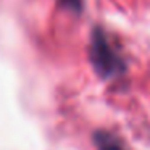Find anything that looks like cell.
Here are the masks:
<instances>
[{
    "label": "cell",
    "instance_id": "obj_1",
    "mask_svg": "<svg viewBox=\"0 0 150 150\" xmlns=\"http://www.w3.org/2000/svg\"><path fill=\"white\" fill-rule=\"evenodd\" d=\"M89 58L97 71V74L103 79H113L121 76L126 71V63L118 53V50L111 45L107 33L102 28H95L91 36L89 45Z\"/></svg>",
    "mask_w": 150,
    "mask_h": 150
},
{
    "label": "cell",
    "instance_id": "obj_3",
    "mask_svg": "<svg viewBox=\"0 0 150 150\" xmlns=\"http://www.w3.org/2000/svg\"><path fill=\"white\" fill-rule=\"evenodd\" d=\"M58 2L63 8H66V10L73 11L76 15H79L84 8V0H58Z\"/></svg>",
    "mask_w": 150,
    "mask_h": 150
},
{
    "label": "cell",
    "instance_id": "obj_2",
    "mask_svg": "<svg viewBox=\"0 0 150 150\" xmlns=\"http://www.w3.org/2000/svg\"><path fill=\"white\" fill-rule=\"evenodd\" d=\"M95 144H97L98 150H127L116 136L110 132H103V131L95 134Z\"/></svg>",
    "mask_w": 150,
    "mask_h": 150
}]
</instances>
